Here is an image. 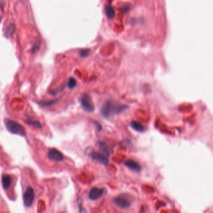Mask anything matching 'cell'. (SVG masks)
Instances as JSON below:
<instances>
[{
    "label": "cell",
    "mask_w": 213,
    "mask_h": 213,
    "mask_svg": "<svg viewBox=\"0 0 213 213\" xmlns=\"http://www.w3.org/2000/svg\"><path fill=\"white\" fill-rule=\"evenodd\" d=\"M126 108L127 106L125 105L114 104L111 101H107L102 106L101 113L104 117L108 119L123 112Z\"/></svg>",
    "instance_id": "obj_1"
},
{
    "label": "cell",
    "mask_w": 213,
    "mask_h": 213,
    "mask_svg": "<svg viewBox=\"0 0 213 213\" xmlns=\"http://www.w3.org/2000/svg\"><path fill=\"white\" fill-rule=\"evenodd\" d=\"M5 124L6 129L11 133L25 136V130L23 126L20 123L8 119L5 120Z\"/></svg>",
    "instance_id": "obj_2"
},
{
    "label": "cell",
    "mask_w": 213,
    "mask_h": 213,
    "mask_svg": "<svg viewBox=\"0 0 213 213\" xmlns=\"http://www.w3.org/2000/svg\"><path fill=\"white\" fill-rule=\"evenodd\" d=\"M80 103L82 108L87 112H92L94 110V104L91 97L87 94H84L80 98Z\"/></svg>",
    "instance_id": "obj_3"
},
{
    "label": "cell",
    "mask_w": 213,
    "mask_h": 213,
    "mask_svg": "<svg viewBox=\"0 0 213 213\" xmlns=\"http://www.w3.org/2000/svg\"><path fill=\"white\" fill-rule=\"evenodd\" d=\"M89 157L94 160L97 161L99 163H101L102 164H103L105 166H107L109 163V160L108 159V158L106 157L105 155L98 153V152H95V151L92 150L89 152Z\"/></svg>",
    "instance_id": "obj_4"
},
{
    "label": "cell",
    "mask_w": 213,
    "mask_h": 213,
    "mask_svg": "<svg viewBox=\"0 0 213 213\" xmlns=\"http://www.w3.org/2000/svg\"><path fill=\"white\" fill-rule=\"evenodd\" d=\"M34 192L32 188L29 187L26 189L23 196L24 204L26 207H30L34 201Z\"/></svg>",
    "instance_id": "obj_5"
},
{
    "label": "cell",
    "mask_w": 213,
    "mask_h": 213,
    "mask_svg": "<svg viewBox=\"0 0 213 213\" xmlns=\"http://www.w3.org/2000/svg\"><path fill=\"white\" fill-rule=\"evenodd\" d=\"M48 158L54 162H61L64 160V155L63 154L55 148H51L49 150L48 153Z\"/></svg>",
    "instance_id": "obj_6"
},
{
    "label": "cell",
    "mask_w": 213,
    "mask_h": 213,
    "mask_svg": "<svg viewBox=\"0 0 213 213\" xmlns=\"http://www.w3.org/2000/svg\"><path fill=\"white\" fill-rule=\"evenodd\" d=\"M104 190L99 188H93L89 192V198L91 200H96L100 198L104 194Z\"/></svg>",
    "instance_id": "obj_7"
},
{
    "label": "cell",
    "mask_w": 213,
    "mask_h": 213,
    "mask_svg": "<svg viewBox=\"0 0 213 213\" xmlns=\"http://www.w3.org/2000/svg\"><path fill=\"white\" fill-rule=\"evenodd\" d=\"M114 201L115 204L117 206H118L119 207L123 208V209L129 208L131 204V203L129 200H127L126 198L123 197H121V196L115 198L114 201Z\"/></svg>",
    "instance_id": "obj_8"
},
{
    "label": "cell",
    "mask_w": 213,
    "mask_h": 213,
    "mask_svg": "<svg viewBox=\"0 0 213 213\" xmlns=\"http://www.w3.org/2000/svg\"><path fill=\"white\" fill-rule=\"evenodd\" d=\"M125 165L134 172H140L141 169L140 165L132 160H126L125 162Z\"/></svg>",
    "instance_id": "obj_9"
},
{
    "label": "cell",
    "mask_w": 213,
    "mask_h": 213,
    "mask_svg": "<svg viewBox=\"0 0 213 213\" xmlns=\"http://www.w3.org/2000/svg\"><path fill=\"white\" fill-rule=\"evenodd\" d=\"M131 127L132 129L138 132H144L145 130V126L142 125L140 122L137 121H133L130 123Z\"/></svg>",
    "instance_id": "obj_10"
},
{
    "label": "cell",
    "mask_w": 213,
    "mask_h": 213,
    "mask_svg": "<svg viewBox=\"0 0 213 213\" xmlns=\"http://www.w3.org/2000/svg\"><path fill=\"white\" fill-rule=\"evenodd\" d=\"M98 145L99 148H100L103 153L107 155V157H108V156L111 154L112 153V150L106 144H105L104 142L102 141H99L98 143Z\"/></svg>",
    "instance_id": "obj_11"
},
{
    "label": "cell",
    "mask_w": 213,
    "mask_h": 213,
    "mask_svg": "<svg viewBox=\"0 0 213 213\" xmlns=\"http://www.w3.org/2000/svg\"><path fill=\"white\" fill-rule=\"evenodd\" d=\"M2 186L5 190H7L11 183V178L9 175H4L2 176Z\"/></svg>",
    "instance_id": "obj_12"
},
{
    "label": "cell",
    "mask_w": 213,
    "mask_h": 213,
    "mask_svg": "<svg viewBox=\"0 0 213 213\" xmlns=\"http://www.w3.org/2000/svg\"><path fill=\"white\" fill-rule=\"evenodd\" d=\"M105 15L108 18V19H113L115 16V10L113 9V7H112L110 5H106L105 7Z\"/></svg>",
    "instance_id": "obj_13"
},
{
    "label": "cell",
    "mask_w": 213,
    "mask_h": 213,
    "mask_svg": "<svg viewBox=\"0 0 213 213\" xmlns=\"http://www.w3.org/2000/svg\"><path fill=\"white\" fill-rule=\"evenodd\" d=\"M26 122L28 124V125H32L36 128H37V129H41V128L42 127V125L39 122L37 121V120H32L31 119H29L28 120H27L26 121Z\"/></svg>",
    "instance_id": "obj_14"
},
{
    "label": "cell",
    "mask_w": 213,
    "mask_h": 213,
    "mask_svg": "<svg viewBox=\"0 0 213 213\" xmlns=\"http://www.w3.org/2000/svg\"><path fill=\"white\" fill-rule=\"evenodd\" d=\"M77 85V81L74 77H70L69 79L68 82H67V87L70 89H73L76 87Z\"/></svg>",
    "instance_id": "obj_15"
},
{
    "label": "cell",
    "mask_w": 213,
    "mask_h": 213,
    "mask_svg": "<svg viewBox=\"0 0 213 213\" xmlns=\"http://www.w3.org/2000/svg\"><path fill=\"white\" fill-rule=\"evenodd\" d=\"M91 53V50L89 49H82L79 52V55L80 57L82 58H86V57L88 56Z\"/></svg>",
    "instance_id": "obj_16"
},
{
    "label": "cell",
    "mask_w": 213,
    "mask_h": 213,
    "mask_svg": "<svg viewBox=\"0 0 213 213\" xmlns=\"http://www.w3.org/2000/svg\"><path fill=\"white\" fill-rule=\"evenodd\" d=\"M58 100H55V101H48V102H41L39 104L42 106L44 107H47V106H50L53 105L54 104H55Z\"/></svg>",
    "instance_id": "obj_17"
},
{
    "label": "cell",
    "mask_w": 213,
    "mask_h": 213,
    "mask_svg": "<svg viewBox=\"0 0 213 213\" xmlns=\"http://www.w3.org/2000/svg\"><path fill=\"white\" fill-rule=\"evenodd\" d=\"M14 30H15V27H14V26L12 25L9 26L6 29V34L8 35V36L11 35L13 33V32H14Z\"/></svg>",
    "instance_id": "obj_18"
},
{
    "label": "cell",
    "mask_w": 213,
    "mask_h": 213,
    "mask_svg": "<svg viewBox=\"0 0 213 213\" xmlns=\"http://www.w3.org/2000/svg\"><path fill=\"white\" fill-rule=\"evenodd\" d=\"M95 124L96 127L97 128V130H98V131H100V130H102V128L101 125L99 124L98 122H95Z\"/></svg>",
    "instance_id": "obj_19"
}]
</instances>
